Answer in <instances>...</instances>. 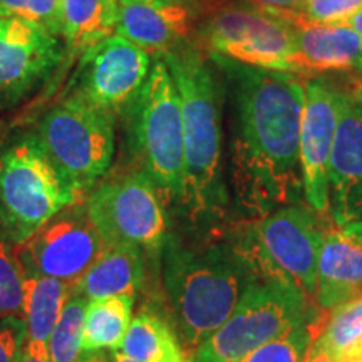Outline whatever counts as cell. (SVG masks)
<instances>
[{
	"instance_id": "1",
	"label": "cell",
	"mask_w": 362,
	"mask_h": 362,
	"mask_svg": "<svg viewBox=\"0 0 362 362\" xmlns=\"http://www.w3.org/2000/svg\"><path fill=\"white\" fill-rule=\"evenodd\" d=\"M233 83V183L238 203L262 218L296 202L304 189L300 123L305 81L293 72L259 69L211 57Z\"/></svg>"
},
{
	"instance_id": "2",
	"label": "cell",
	"mask_w": 362,
	"mask_h": 362,
	"mask_svg": "<svg viewBox=\"0 0 362 362\" xmlns=\"http://www.w3.org/2000/svg\"><path fill=\"white\" fill-rule=\"evenodd\" d=\"M178 89L185 136V200L198 218H214L225 210L226 194L221 170L220 81L200 47L183 44L163 54Z\"/></svg>"
},
{
	"instance_id": "3",
	"label": "cell",
	"mask_w": 362,
	"mask_h": 362,
	"mask_svg": "<svg viewBox=\"0 0 362 362\" xmlns=\"http://www.w3.org/2000/svg\"><path fill=\"white\" fill-rule=\"evenodd\" d=\"M165 287L178 341L188 359L232 315L255 282L240 252L189 250L165 243Z\"/></svg>"
},
{
	"instance_id": "4",
	"label": "cell",
	"mask_w": 362,
	"mask_h": 362,
	"mask_svg": "<svg viewBox=\"0 0 362 362\" xmlns=\"http://www.w3.org/2000/svg\"><path fill=\"white\" fill-rule=\"evenodd\" d=\"M79 194L35 134L0 155V228L17 245L74 205Z\"/></svg>"
},
{
	"instance_id": "5",
	"label": "cell",
	"mask_w": 362,
	"mask_h": 362,
	"mask_svg": "<svg viewBox=\"0 0 362 362\" xmlns=\"http://www.w3.org/2000/svg\"><path fill=\"white\" fill-rule=\"evenodd\" d=\"M128 112L143 171L156 185L163 202L183 203V116L178 89L163 57H153L151 72Z\"/></svg>"
},
{
	"instance_id": "6",
	"label": "cell",
	"mask_w": 362,
	"mask_h": 362,
	"mask_svg": "<svg viewBox=\"0 0 362 362\" xmlns=\"http://www.w3.org/2000/svg\"><path fill=\"white\" fill-rule=\"evenodd\" d=\"M310 208L288 205L259 220L240 250L257 279L296 288L315 302L317 265L325 226Z\"/></svg>"
},
{
	"instance_id": "7",
	"label": "cell",
	"mask_w": 362,
	"mask_h": 362,
	"mask_svg": "<svg viewBox=\"0 0 362 362\" xmlns=\"http://www.w3.org/2000/svg\"><path fill=\"white\" fill-rule=\"evenodd\" d=\"M314 304L288 285L255 280L232 315L198 347L189 362H238L257 347L312 322Z\"/></svg>"
},
{
	"instance_id": "8",
	"label": "cell",
	"mask_w": 362,
	"mask_h": 362,
	"mask_svg": "<svg viewBox=\"0 0 362 362\" xmlns=\"http://www.w3.org/2000/svg\"><path fill=\"white\" fill-rule=\"evenodd\" d=\"M35 138L76 189L84 193L110 170L116 116L69 93L40 117Z\"/></svg>"
},
{
	"instance_id": "9",
	"label": "cell",
	"mask_w": 362,
	"mask_h": 362,
	"mask_svg": "<svg viewBox=\"0 0 362 362\" xmlns=\"http://www.w3.org/2000/svg\"><path fill=\"white\" fill-rule=\"evenodd\" d=\"M107 247L160 250L168 238L165 202L144 171L99 181L86 202Z\"/></svg>"
},
{
	"instance_id": "10",
	"label": "cell",
	"mask_w": 362,
	"mask_h": 362,
	"mask_svg": "<svg viewBox=\"0 0 362 362\" xmlns=\"http://www.w3.org/2000/svg\"><path fill=\"white\" fill-rule=\"evenodd\" d=\"M200 40L211 57L291 72L296 29L292 22L243 2L211 12L200 27Z\"/></svg>"
},
{
	"instance_id": "11",
	"label": "cell",
	"mask_w": 362,
	"mask_h": 362,
	"mask_svg": "<svg viewBox=\"0 0 362 362\" xmlns=\"http://www.w3.org/2000/svg\"><path fill=\"white\" fill-rule=\"evenodd\" d=\"M106 248L86 203L76 202L19 243L13 253L25 277H51L74 285Z\"/></svg>"
},
{
	"instance_id": "12",
	"label": "cell",
	"mask_w": 362,
	"mask_h": 362,
	"mask_svg": "<svg viewBox=\"0 0 362 362\" xmlns=\"http://www.w3.org/2000/svg\"><path fill=\"white\" fill-rule=\"evenodd\" d=\"M151 66V54L112 34L81 56L71 93L117 117L133 106Z\"/></svg>"
},
{
	"instance_id": "13",
	"label": "cell",
	"mask_w": 362,
	"mask_h": 362,
	"mask_svg": "<svg viewBox=\"0 0 362 362\" xmlns=\"http://www.w3.org/2000/svg\"><path fill=\"white\" fill-rule=\"evenodd\" d=\"M61 37L34 22L0 21V111L11 110L42 88L64 59Z\"/></svg>"
},
{
	"instance_id": "14",
	"label": "cell",
	"mask_w": 362,
	"mask_h": 362,
	"mask_svg": "<svg viewBox=\"0 0 362 362\" xmlns=\"http://www.w3.org/2000/svg\"><path fill=\"white\" fill-rule=\"evenodd\" d=\"M341 94L324 81H305L300 123V168L304 197L312 210L329 211V166L336 138Z\"/></svg>"
},
{
	"instance_id": "15",
	"label": "cell",
	"mask_w": 362,
	"mask_h": 362,
	"mask_svg": "<svg viewBox=\"0 0 362 362\" xmlns=\"http://www.w3.org/2000/svg\"><path fill=\"white\" fill-rule=\"evenodd\" d=\"M329 211L337 226L362 228V104L346 93L330 155Z\"/></svg>"
},
{
	"instance_id": "16",
	"label": "cell",
	"mask_w": 362,
	"mask_h": 362,
	"mask_svg": "<svg viewBox=\"0 0 362 362\" xmlns=\"http://www.w3.org/2000/svg\"><path fill=\"white\" fill-rule=\"evenodd\" d=\"M200 11L160 0H117L116 34L153 57L187 44Z\"/></svg>"
},
{
	"instance_id": "17",
	"label": "cell",
	"mask_w": 362,
	"mask_h": 362,
	"mask_svg": "<svg viewBox=\"0 0 362 362\" xmlns=\"http://www.w3.org/2000/svg\"><path fill=\"white\" fill-rule=\"evenodd\" d=\"M296 45L291 72L315 76L325 72L362 74V39L351 27L332 22L296 19Z\"/></svg>"
},
{
	"instance_id": "18",
	"label": "cell",
	"mask_w": 362,
	"mask_h": 362,
	"mask_svg": "<svg viewBox=\"0 0 362 362\" xmlns=\"http://www.w3.org/2000/svg\"><path fill=\"white\" fill-rule=\"evenodd\" d=\"M362 293V228L327 226L317 265L315 304L332 310Z\"/></svg>"
},
{
	"instance_id": "19",
	"label": "cell",
	"mask_w": 362,
	"mask_h": 362,
	"mask_svg": "<svg viewBox=\"0 0 362 362\" xmlns=\"http://www.w3.org/2000/svg\"><path fill=\"white\" fill-rule=\"evenodd\" d=\"M141 250L134 247H107L90 269L72 285V292L88 300L131 296L143 284Z\"/></svg>"
},
{
	"instance_id": "20",
	"label": "cell",
	"mask_w": 362,
	"mask_h": 362,
	"mask_svg": "<svg viewBox=\"0 0 362 362\" xmlns=\"http://www.w3.org/2000/svg\"><path fill=\"white\" fill-rule=\"evenodd\" d=\"M117 0H61V39L83 56L93 45L116 34Z\"/></svg>"
},
{
	"instance_id": "21",
	"label": "cell",
	"mask_w": 362,
	"mask_h": 362,
	"mask_svg": "<svg viewBox=\"0 0 362 362\" xmlns=\"http://www.w3.org/2000/svg\"><path fill=\"white\" fill-rule=\"evenodd\" d=\"M71 293V285L51 277H25V349L49 354L47 344Z\"/></svg>"
},
{
	"instance_id": "22",
	"label": "cell",
	"mask_w": 362,
	"mask_h": 362,
	"mask_svg": "<svg viewBox=\"0 0 362 362\" xmlns=\"http://www.w3.org/2000/svg\"><path fill=\"white\" fill-rule=\"evenodd\" d=\"M119 352L136 362H189L170 324L146 310L131 320Z\"/></svg>"
},
{
	"instance_id": "23",
	"label": "cell",
	"mask_w": 362,
	"mask_h": 362,
	"mask_svg": "<svg viewBox=\"0 0 362 362\" xmlns=\"http://www.w3.org/2000/svg\"><path fill=\"white\" fill-rule=\"evenodd\" d=\"M133 302L131 296L90 300L86 309L83 351H119L133 320Z\"/></svg>"
},
{
	"instance_id": "24",
	"label": "cell",
	"mask_w": 362,
	"mask_h": 362,
	"mask_svg": "<svg viewBox=\"0 0 362 362\" xmlns=\"http://www.w3.org/2000/svg\"><path fill=\"white\" fill-rule=\"evenodd\" d=\"M336 362L362 352V293L334 307L317 336Z\"/></svg>"
},
{
	"instance_id": "25",
	"label": "cell",
	"mask_w": 362,
	"mask_h": 362,
	"mask_svg": "<svg viewBox=\"0 0 362 362\" xmlns=\"http://www.w3.org/2000/svg\"><path fill=\"white\" fill-rule=\"evenodd\" d=\"M88 304V298L72 292L71 285V293L47 344L51 362H76L83 354Z\"/></svg>"
},
{
	"instance_id": "26",
	"label": "cell",
	"mask_w": 362,
	"mask_h": 362,
	"mask_svg": "<svg viewBox=\"0 0 362 362\" xmlns=\"http://www.w3.org/2000/svg\"><path fill=\"white\" fill-rule=\"evenodd\" d=\"M327 315L314 319L309 324L292 329L291 332L257 347L238 362H302L310 344L322 332Z\"/></svg>"
},
{
	"instance_id": "27",
	"label": "cell",
	"mask_w": 362,
	"mask_h": 362,
	"mask_svg": "<svg viewBox=\"0 0 362 362\" xmlns=\"http://www.w3.org/2000/svg\"><path fill=\"white\" fill-rule=\"evenodd\" d=\"M25 274L16 253L0 240V315L24 319Z\"/></svg>"
},
{
	"instance_id": "28",
	"label": "cell",
	"mask_w": 362,
	"mask_h": 362,
	"mask_svg": "<svg viewBox=\"0 0 362 362\" xmlns=\"http://www.w3.org/2000/svg\"><path fill=\"white\" fill-rule=\"evenodd\" d=\"M4 17H17L42 25L61 37V0H0Z\"/></svg>"
},
{
	"instance_id": "29",
	"label": "cell",
	"mask_w": 362,
	"mask_h": 362,
	"mask_svg": "<svg viewBox=\"0 0 362 362\" xmlns=\"http://www.w3.org/2000/svg\"><path fill=\"white\" fill-rule=\"evenodd\" d=\"M359 11H362V0H302L296 19L336 24Z\"/></svg>"
},
{
	"instance_id": "30",
	"label": "cell",
	"mask_w": 362,
	"mask_h": 362,
	"mask_svg": "<svg viewBox=\"0 0 362 362\" xmlns=\"http://www.w3.org/2000/svg\"><path fill=\"white\" fill-rule=\"evenodd\" d=\"M25 320L0 315V362H19L25 349Z\"/></svg>"
},
{
	"instance_id": "31",
	"label": "cell",
	"mask_w": 362,
	"mask_h": 362,
	"mask_svg": "<svg viewBox=\"0 0 362 362\" xmlns=\"http://www.w3.org/2000/svg\"><path fill=\"white\" fill-rule=\"evenodd\" d=\"M252 6L262 8V11L274 13L284 21H296L297 11L302 0H248Z\"/></svg>"
},
{
	"instance_id": "32",
	"label": "cell",
	"mask_w": 362,
	"mask_h": 362,
	"mask_svg": "<svg viewBox=\"0 0 362 362\" xmlns=\"http://www.w3.org/2000/svg\"><path fill=\"white\" fill-rule=\"evenodd\" d=\"M302 362H336V359H334L332 354L322 346V342H320L319 339H315V341L310 344L309 349H307L305 357Z\"/></svg>"
},
{
	"instance_id": "33",
	"label": "cell",
	"mask_w": 362,
	"mask_h": 362,
	"mask_svg": "<svg viewBox=\"0 0 362 362\" xmlns=\"http://www.w3.org/2000/svg\"><path fill=\"white\" fill-rule=\"evenodd\" d=\"M160 2L166 4H176V6H187L192 8H197L200 12H215L220 8V0H160Z\"/></svg>"
},
{
	"instance_id": "34",
	"label": "cell",
	"mask_w": 362,
	"mask_h": 362,
	"mask_svg": "<svg viewBox=\"0 0 362 362\" xmlns=\"http://www.w3.org/2000/svg\"><path fill=\"white\" fill-rule=\"evenodd\" d=\"M332 24H334V22H332ZM336 24H342V25L351 27V29L354 30V33L359 34V37L362 39V11L356 12L354 16L347 17V19H344L341 22H336Z\"/></svg>"
},
{
	"instance_id": "35",
	"label": "cell",
	"mask_w": 362,
	"mask_h": 362,
	"mask_svg": "<svg viewBox=\"0 0 362 362\" xmlns=\"http://www.w3.org/2000/svg\"><path fill=\"white\" fill-rule=\"evenodd\" d=\"M19 362H51V359H49V354H44V352L24 349Z\"/></svg>"
},
{
	"instance_id": "36",
	"label": "cell",
	"mask_w": 362,
	"mask_h": 362,
	"mask_svg": "<svg viewBox=\"0 0 362 362\" xmlns=\"http://www.w3.org/2000/svg\"><path fill=\"white\" fill-rule=\"evenodd\" d=\"M76 362H111L107 359L106 354H103L101 351H93V352H88V351H83V354Z\"/></svg>"
},
{
	"instance_id": "37",
	"label": "cell",
	"mask_w": 362,
	"mask_h": 362,
	"mask_svg": "<svg viewBox=\"0 0 362 362\" xmlns=\"http://www.w3.org/2000/svg\"><path fill=\"white\" fill-rule=\"evenodd\" d=\"M111 362H136V361L131 359V357H128V356H124L123 352H115V354H112Z\"/></svg>"
},
{
	"instance_id": "38",
	"label": "cell",
	"mask_w": 362,
	"mask_h": 362,
	"mask_svg": "<svg viewBox=\"0 0 362 362\" xmlns=\"http://www.w3.org/2000/svg\"><path fill=\"white\" fill-rule=\"evenodd\" d=\"M352 96H354V98L357 99V101H359V103L362 104V86H361V88H359V89H357V93H354V94H352Z\"/></svg>"
},
{
	"instance_id": "39",
	"label": "cell",
	"mask_w": 362,
	"mask_h": 362,
	"mask_svg": "<svg viewBox=\"0 0 362 362\" xmlns=\"http://www.w3.org/2000/svg\"><path fill=\"white\" fill-rule=\"evenodd\" d=\"M4 19V16H2V12H0V21H2Z\"/></svg>"
}]
</instances>
